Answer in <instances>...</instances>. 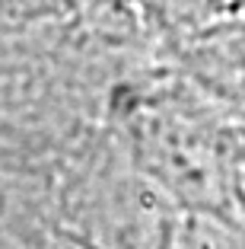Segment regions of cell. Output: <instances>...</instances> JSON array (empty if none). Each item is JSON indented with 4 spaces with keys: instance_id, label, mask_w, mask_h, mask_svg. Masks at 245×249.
<instances>
[{
    "instance_id": "1",
    "label": "cell",
    "mask_w": 245,
    "mask_h": 249,
    "mask_svg": "<svg viewBox=\"0 0 245 249\" xmlns=\"http://www.w3.org/2000/svg\"><path fill=\"white\" fill-rule=\"evenodd\" d=\"M223 128L191 99L175 93H144L128 115V138L140 176L179 205L213 217L229 208L223 182Z\"/></svg>"
},
{
    "instance_id": "2",
    "label": "cell",
    "mask_w": 245,
    "mask_h": 249,
    "mask_svg": "<svg viewBox=\"0 0 245 249\" xmlns=\"http://www.w3.org/2000/svg\"><path fill=\"white\" fill-rule=\"evenodd\" d=\"M223 182L226 201L236 205L239 217L245 220V124L223 128Z\"/></svg>"
}]
</instances>
